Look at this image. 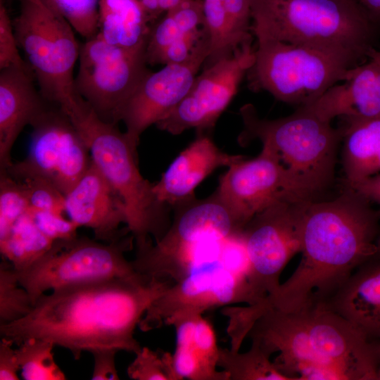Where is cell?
<instances>
[{"label": "cell", "instance_id": "obj_1", "mask_svg": "<svg viewBox=\"0 0 380 380\" xmlns=\"http://www.w3.org/2000/svg\"><path fill=\"white\" fill-rule=\"evenodd\" d=\"M173 283L135 275L65 286L42 295L25 317L1 325V337L20 345L39 338L68 350L113 349L137 353L134 330L145 312Z\"/></svg>", "mask_w": 380, "mask_h": 380}, {"label": "cell", "instance_id": "obj_2", "mask_svg": "<svg viewBox=\"0 0 380 380\" xmlns=\"http://www.w3.org/2000/svg\"><path fill=\"white\" fill-rule=\"evenodd\" d=\"M344 186L330 201L309 202L301 229V260L263 301L291 312L323 303L361 266L380 260V217L371 203Z\"/></svg>", "mask_w": 380, "mask_h": 380}, {"label": "cell", "instance_id": "obj_3", "mask_svg": "<svg viewBox=\"0 0 380 380\" xmlns=\"http://www.w3.org/2000/svg\"><path fill=\"white\" fill-rule=\"evenodd\" d=\"M248 336L290 380H378L380 341L322 303L284 312L266 308Z\"/></svg>", "mask_w": 380, "mask_h": 380}, {"label": "cell", "instance_id": "obj_4", "mask_svg": "<svg viewBox=\"0 0 380 380\" xmlns=\"http://www.w3.org/2000/svg\"><path fill=\"white\" fill-rule=\"evenodd\" d=\"M251 32L309 46L357 66L380 34L359 0H249Z\"/></svg>", "mask_w": 380, "mask_h": 380}, {"label": "cell", "instance_id": "obj_5", "mask_svg": "<svg viewBox=\"0 0 380 380\" xmlns=\"http://www.w3.org/2000/svg\"><path fill=\"white\" fill-rule=\"evenodd\" d=\"M243 129L239 141H261L277 160L291 196L297 200L317 201L334 179L341 129L319 118L307 106L274 120L258 117L252 104L240 108Z\"/></svg>", "mask_w": 380, "mask_h": 380}, {"label": "cell", "instance_id": "obj_6", "mask_svg": "<svg viewBox=\"0 0 380 380\" xmlns=\"http://www.w3.org/2000/svg\"><path fill=\"white\" fill-rule=\"evenodd\" d=\"M69 118L87 143L92 163L120 196L127 211V224L137 250L158 241L168 229L170 206L160 202L153 186L141 175L137 148L117 124L101 119L78 96Z\"/></svg>", "mask_w": 380, "mask_h": 380}, {"label": "cell", "instance_id": "obj_7", "mask_svg": "<svg viewBox=\"0 0 380 380\" xmlns=\"http://www.w3.org/2000/svg\"><path fill=\"white\" fill-rule=\"evenodd\" d=\"M12 20L19 48L49 103L67 115L77 103L74 68L80 45L75 30L51 0H19Z\"/></svg>", "mask_w": 380, "mask_h": 380}, {"label": "cell", "instance_id": "obj_8", "mask_svg": "<svg viewBox=\"0 0 380 380\" xmlns=\"http://www.w3.org/2000/svg\"><path fill=\"white\" fill-rule=\"evenodd\" d=\"M255 60L246 73L248 87L266 91L298 107L316 101L343 82L355 66L326 52L266 37H255Z\"/></svg>", "mask_w": 380, "mask_h": 380}, {"label": "cell", "instance_id": "obj_9", "mask_svg": "<svg viewBox=\"0 0 380 380\" xmlns=\"http://www.w3.org/2000/svg\"><path fill=\"white\" fill-rule=\"evenodd\" d=\"M132 235L113 242L87 237L54 241L51 248L27 269L16 272L20 284L33 305L47 291L98 280L137 274L125 253L132 246Z\"/></svg>", "mask_w": 380, "mask_h": 380}, {"label": "cell", "instance_id": "obj_10", "mask_svg": "<svg viewBox=\"0 0 380 380\" xmlns=\"http://www.w3.org/2000/svg\"><path fill=\"white\" fill-rule=\"evenodd\" d=\"M146 44L125 48L96 34L80 45L75 89L103 120L118 122L123 105L151 71Z\"/></svg>", "mask_w": 380, "mask_h": 380}, {"label": "cell", "instance_id": "obj_11", "mask_svg": "<svg viewBox=\"0 0 380 380\" xmlns=\"http://www.w3.org/2000/svg\"><path fill=\"white\" fill-rule=\"evenodd\" d=\"M308 203L278 199L257 213L243 230L249 262L247 279L259 303L277 290L284 267L300 253L302 222Z\"/></svg>", "mask_w": 380, "mask_h": 380}, {"label": "cell", "instance_id": "obj_12", "mask_svg": "<svg viewBox=\"0 0 380 380\" xmlns=\"http://www.w3.org/2000/svg\"><path fill=\"white\" fill-rule=\"evenodd\" d=\"M239 303L253 305L258 300L246 274L229 268L222 257L170 285L150 305L139 327L148 331L168 325L179 315L203 314L211 308Z\"/></svg>", "mask_w": 380, "mask_h": 380}, {"label": "cell", "instance_id": "obj_13", "mask_svg": "<svg viewBox=\"0 0 380 380\" xmlns=\"http://www.w3.org/2000/svg\"><path fill=\"white\" fill-rule=\"evenodd\" d=\"M31 126L27 156L14 164L49 180L65 196L92 163L89 147L69 116L57 105L49 106Z\"/></svg>", "mask_w": 380, "mask_h": 380}, {"label": "cell", "instance_id": "obj_14", "mask_svg": "<svg viewBox=\"0 0 380 380\" xmlns=\"http://www.w3.org/2000/svg\"><path fill=\"white\" fill-rule=\"evenodd\" d=\"M254 60L255 49L252 42H248L232 56L204 68L186 96L156 124L157 127L173 135L189 129L202 133L214 127Z\"/></svg>", "mask_w": 380, "mask_h": 380}, {"label": "cell", "instance_id": "obj_15", "mask_svg": "<svg viewBox=\"0 0 380 380\" xmlns=\"http://www.w3.org/2000/svg\"><path fill=\"white\" fill-rule=\"evenodd\" d=\"M209 51L206 35L186 61L150 71L141 81L118 115V122L125 125V132L135 148L142 133L163 119L186 96Z\"/></svg>", "mask_w": 380, "mask_h": 380}, {"label": "cell", "instance_id": "obj_16", "mask_svg": "<svg viewBox=\"0 0 380 380\" xmlns=\"http://www.w3.org/2000/svg\"><path fill=\"white\" fill-rule=\"evenodd\" d=\"M216 192L243 229L275 201L297 200L289 191L276 159L264 148L257 157L250 160L245 157L230 165L221 176Z\"/></svg>", "mask_w": 380, "mask_h": 380}, {"label": "cell", "instance_id": "obj_17", "mask_svg": "<svg viewBox=\"0 0 380 380\" xmlns=\"http://www.w3.org/2000/svg\"><path fill=\"white\" fill-rule=\"evenodd\" d=\"M65 213L78 227L91 229L96 240L113 243L130 233L126 227L127 211L120 196L93 163L65 195Z\"/></svg>", "mask_w": 380, "mask_h": 380}, {"label": "cell", "instance_id": "obj_18", "mask_svg": "<svg viewBox=\"0 0 380 380\" xmlns=\"http://www.w3.org/2000/svg\"><path fill=\"white\" fill-rule=\"evenodd\" d=\"M174 218L153 246L170 250L226 239L243 231L231 209L215 191L207 198H196L173 208Z\"/></svg>", "mask_w": 380, "mask_h": 380}, {"label": "cell", "instance_id": "obj_19", "mask_svg": "<svg viewBox=\"0 0 380 380\" xmlns=\"http://www.w3.org/2000/svg\"><path fill=\"white\" fill-rule=\"evenodd\" d=\"M243 158L222 151L210 137L200 133L153 184V192L160 202L174 208L195 198V189L215 170Z\"/></svg>", "mask_w": 380, "mask_h": 380}, {"label": "cell", "instance_id": "obj_20", "mask_svg": "<svg viewBox=\"0 0 380 380\" xmlns=\"http://www.w3.org/2000/svg\"><path fill=\"white\" fill-rule=\"evenodd\" d=\"M34 77L30 68L0 70V169L13 163L11 149L23 128L32 125L49 107L35 88Z\"/></svg>", "mask_w": 380, "mask_h": 380}, {"label": "cell", "instance_id": "obj_21", "mask_svg": "<svg viewBox=\"0 0 380 380\" xmlns=\"http://www.w3.org/2000/svg\"><path fill=\"white\" fill-rule=\"evenodd\" d=\"M305 106L329 122L336 117H380V66L369 60L350 68L342 84H336L316 101Z\"/></svg>", "mask_w": 380, "mask_h": 380}, {"label": "cell", "instance_id": "obj_22", "mask_svg": "<svg viewBox=\"0 0 380 380\" xmlns=\"http://www.w3.org/2000/svg\"><path fill=\"white\" fill-rule=\"evenodd\" d=\"M323 304L371 339L380 340V260L364 265Z\"/></svg>", "mask_w": 380, "mask_h": 380}, {"label": "cell", "instance_id": "obj_23", "mask_svg": "<svg viewBox=\"0 0 380 380\" xmlns=\"http://www.w3.org/2000/svg\"><path fill=\"white\" fill-rule=\"evenodd\" d=\"M344 120L341 129L343 183L351 184L380 172V117Z\"/></svg>", "mask_w": 380, "mask_h": 380}, {"label": "cell", "instance_id": "obj_24", "mask_svg": "<svg viewBox=\"0 0 380 380\" xmlns=\"http://www.w3.org/2000/svg\"><path fill=\"white\" fill-rule=\"evenodd\" d=\"M151 20L139 0H99L97 34L110 44L134 48L147 42Z\"/></svg>", "mask_w": 380, "mask_h": 380}, {"label": "cell", "instance_id": "obj_25", "mask_svg": "<svg viewBox=\"0 0 380 380\" xmlns=\"http://www.w3.org/2000/svg\"><path fill=\"white\" fill-rule=\"evenodd\" d=\"M53 242L38 228L29 210L0 239V252L15 271L20 272L44 255Z\"/></svg>", "mask_w": 380, "mask_h": 380}, {"label": "cell", "instance_id": "obj_26", "mask_svg": "<svg viewBox=\"0 0 380 380\" xmlns=\"http://www.w3.org/2000/svg\"><path fill=\"white\" fill-rule=\"evenodd\" d=\"M245 353L219 349L217 367L226 372L229 380H290L271 361L270 354L255 340Z\"/></svg>", "mask_w": 380, "mask_h": 380}, {"label": "cell", "instance_id": "obj_27", "mask_svg": "<svg viewBox=\"0 0 380 380\" xmlns=\"http://www.w3.org/2000/svg\"><path fill=\"white\" fill-rule=\"evenodd\" d=\"M15 349L20 371L25 380H65L66 376L54 360L50 341L39 338L24 341Z\"/></svg>", "mask_w": 380, "mask_h": 380}, {"label": "cell", "instance_id": "obj_28", "mask_svg": "<svg viewBox=\"0 0 380 380\" xmlns=\"http://www.w3.org/2000/svg\"><path fill=\"white\" fill-rule=\"evenodd\" d=\"M204 29L209 42L210 51L203 69L216 62L232 56L239 47L230 32L223 0H203Z\"/></svg>", "mask_w": 380, "mask_h": 380}, {"label": "cell", "instance_id": "obj_29", "mask_svg": "<svg viewBox=\"0 0 380 380\" xmlns=\"http://www.w3.org/2000/svg\"><path fill=\"white\" fill-rule=\"evenodd\" d=\"M33 306L13 265L4 259L0 265V326L23 319Z\"/></svg>", "mask_w": 380, "mask_h": 380}, {"label": "cell", "instance_id": "obj_30", "mask_svg": "<svg viewBox=\"0 0 380 380\" xmlns=\"http://www.w3.org/2000/svg\"><path fill=\"white\" fill-rule=\"evenodd\" d=\"M6 169L24 187L32 211L65 213V196L49 180L25 172L12 163Z\"/></svg>", "mask_w": 380, "mask_h": 380}, {"label": "cell", "instance_id": "obj_31", "mask_svg": "<svg viewBox=\"0 0 380 380\" xmlns=\"http://www.w3.org/2000/svg\"><path fill=\"white\" fill-rule=\"evenodd\" d=\"M30 210L23 186L6 169H0V239Z\"/></svg>", "mask_w": 380, "mask_h": 380}, {"label": "cell", "instance_id": "obj_32", "mask_svg": "<svg viewBox=\"0 0 380 380\" xmlns=\"http://www.w3.org/2000/svg\"><path fill=\"white\" fill-rule=\"evenodd\" d=\"M170 364L174 380H229L226 372L209 366L190 346L176 345Z\"/></svg>", "mask_w": 380, "mask_h": 380}, {"label": "cell", "instance_id": "obj_33", "mask_svg": "<svg viewBox=\"0 0 380 380\" xmlns=\"http://www.w3.org/2000/svg\"><path fill=\"white\" fill-rule=\"evenodd\" d=\"M74 30L86 39L99 31V0H51Z\"/></svg>", "mask_w": 380, "mask_h": 380}, {"label": "cell", "instance_id": "obj_34", "mask_svg": "<svg viewBox=\"0 0 380 380\" xmlns=\"http://www.w3.org/2000/svg\"><path fill=\"white\" fill-rule=\"evenodd\" d=\"M133 362L128 366L127 373L134 380H174L171 365V353L153 350L142 347L135 354Z\"/></svg>", "mask_w": 380, "mask_h": 380}, {"label": "cell", "instance_id": "obj_35", "mask_svg": "<svg viewBox=\"0 0 380 380\" xmlns=\"http://www.w3.org/2000/svg\"><path fill=\"white\" fill-rule=\"evenodd\" d=\"M232 38L238 47L252 42L251 13L249 0H223Z\"/></svg>", "mask_w": 380, "mask_h": 380}, {"label": "cell", "instance_id": "obj_36", "mask_svg": "<svg viewBox=\"0 0 380 380\" xmlns=\"http://www.w3.org/2000/svg\"><path fill=\"white\" fill-rule=\"evenodd\" d=\"M15 35L12 20L3 3L0 1V70L15 66L30 68L22 58Z\"/></svg>", "mask_w": 380, "mask_h": 380}, {"label": "cell", "instance_id": "obj_37", "mask_svg": "<svg viewBox=\"0 0 380 380\" xmlns=\"http://www.w3.org/2000/svg\"><path fill=\"white\" fill-rule=\"evenodd\" d=\"M33 220L38 228L53 241L71 239L76 236L79 228L64 214L53 211H32Z\"/></svg>", "mask_w": 380, "mask_h": 380}, {"label": "cell", "instance_id": "obj_38", "mask_svg": "<svg viewBox=\"0 0 380 380\" xmlns=\"http://www.w3.org/2000/svg\"><path fill=\"white\" fill-rule=\"evenodd\" d=\"M185 32H192L204 26L203 0H185L167 11Z\"/></svg>", "mask_w": 380, "mask_h": 380}, {"label": "cell", "instance_id": "obj_39", "mask_svg": "<svg viewBox=\"0 0 380 380\" xmlns=\"http://www.w3.org/2000/svg\"><path fill=\"white\" fill-rule=\"evenodd\" d=\"M118 352L113 349H102L91 353L94 357V369L91 379H120L115 366V355Z\"/></svg>", "mask_w": 380, "mask_h": 380}, {"label": "cell", "instance_id": "obj_40", "mask_svg": "<svg viewBox=\"0 0 380 380\" xmlns=\"http://www.w3.org/2000/svg\"><path fill=\"white\" fill-rule=\"evenodd\" d=\"M13 343L4 337L0 341V379L18 380L20 366Z\"/></svg>", "mask_w": 380, "mask_h": 380}, {"label": "cell", "instance_id": "obj_41", "mask_svg": "<svg viewBox=\"0 0 380 380\" xmlns=\"http://www.w3.org/2000/svg\"><path fill=\"white\" fill-rule=\"evenodd\" d=\"M343 186L352 189L371 203L376 204L380 217V172L359 182L343 184Z\"/></svg>", "mask_w": 380, "mask_h": 380}, {"label": "cell", "instance_id": "obj_42", "mask_svg": "<svg viewBox=\"0 0 380 380\" xmlns=\"http://www.w3.org/2000/svg\"><path fill=\"white\" fill-rule=\"evenodd\" d=\"M147 15L153 20L163 12L160 8L159 0H139Z\"/></svg>", "mask_w": 380, "mask_h": 380}, {"label": "cell", "instance_id": "obj_43", "mask_svg": "<svg viewBox=\"0 0 380 380\" xmlns=\"http://www.w3.org/2000/svg\"><path fill=\"white\" fill-rule=\"evenodd\" d=\"M370 15L380 23V0H359Z\"/></svg>", "mask_w": 380, "mask_h": 380}, {"label": "cell", "instance_id": "obj_44", "mask_svg": "<svg viewBox=\"0 0 380 380\" xmlns=\"http://www.w3.org/2000/svg\"><path fill=\"white\" fill-rule=\"evenodd\" d=\"M185 0H159L160 8L162 11H168Z\"/></svg>", "mask_w": 380, "mask_h": 380}, {"label": "cell", "instance_id": "obj_45", "mask_svg": "<svg viewBox=\"0 0 380 380\" xmlns=\"http://www.w3.org/2000/svg\"><path fill=\"white\" fill-rule=\"evenodd\" d=\"M368 59L380 66V51L372 49L368 53Z\"/></svg>", "mask_w": 380, "mask_h": 380}, {"label": "cell", "instance_id": "obj_46", "mask_svg": "<svg viewBox=\"0 0 380 380\" xmlns=\"http://www.w3.org/2000/svg\"><path fill=\"white\" fill-rule=\"evenodd\" d=\"M378 380H380V365L378 371Z\"/></svg>", "mask_w": 380, "mask_h": 380}]
</instances>
